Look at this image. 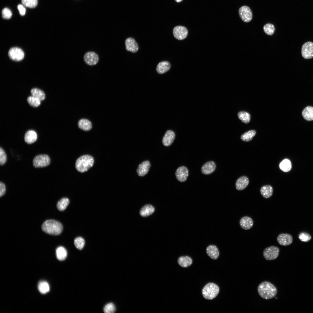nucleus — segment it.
Segmentation results:
<instances>
[{
    "label": "nucleus",
    "mask_w": 313,
    "mask_h": 313,
    "mask_svg": "<svg viewBox=\"0 0 313 313\" xmlns=\"http://www.w3.org/2000/svg\"><path fill=\"white\" fill-rule=\"evenodd\" d=\"M150 164L148 161H145L139 164L137 169V173L139 176H144L148 172Z\"/></svg>",
    "instance_id": "obj_15"
},
{
    "label": "nucleus",
    "mask_w": 313,
    "mask_h": 313,
    "mask_svg": "<svg viewBox=\"0 0 313 313\" xmlns=\"http://www.w3.org/2000/svg\"><path fill=\"white\" fill-rule=\"evenodd\" d=\"M83 59L85 63L90 65H95L99 60L98 55L94 52L92 51L86 52L84 55Z\"/></svg>",
    "instance_id": "obj_11"
},
{
    "label": "nucleus",
    "mask_w": 313,
    "mask_h": 313,
    "mask_svg": "<svg viewBox=\"0 0 313 313\" xmlns=\"http://www.w3.org/2000/svg\"><path fill=\"white\" fill-rule=\"evenodd\" d=\"M17 8L20 14L22 16H24L26 12V9L25 7L23 5L19 4Z\"/></svg>",
    "instance_id": "obj_44"
},
{
    "label": "nucleus",
    "mask_w": 313,
    "mask_h": 313,
    "mask_svg": "<svg viewBox=\"0 0 313 313\" xmlns=\"http://www.w3.org/2000/svg\"><path fill=\"white\" fill-rule=\"evenodd\" d=\"M27 101L30 106L34 107H37L41 104V101L39 100L32 96L28 97Z\"/></svg>",
    "instance_id": "obj_35"
},
{
    "label": "nucleus",
    "mask_w": 313,
    "mask_h": 313,
    "mask_svg": "<svg viewBox=\"0 0 313 313\" xmlns=\"http://www.w3.org/2000/svg\"><path fill=\"white\" fill-rule=\"evenodd\" d=\"M21 1L24 6L30 8L35 7L38 3L37 0H21Z\"/></svg>",
    "instance_id": "obj_37"
},
{
    "label": "nucleus",
    "mask_w": 313,
    "mask_h": 313,
    "mask_svg": "<svg viewBox=\"0 0 313 313\" xmlns=\"http://www.w3.org/2000/svg\"><path fill=\"white\" fill-rule=\"evenodd\" d=\"M6 187L5 184L2 182L0 183V197L3 196L5 193Z\"/></svg>",
    "instance_id": "obj_43"
},
{
    "label": "nucleus",
    "mask_w": 313,
    "mask_h": 313,
    "mask_svg": "<svg viewBox=\"0 0 313 313\" xmlns=\"http://www.w3.org/2000/svg\"><path fill=\"white\" fill-rule=\"evenodd\" d=\"M74 244L77 248L81 250L84 246L85 242L83 238L81 237H79L76 238L74 239Z\"/></svg>",
    "instance_id": "obj_36"
},
{
    "label": "nucleus",
    "mask_w": 313,
    "mask_h": 313,
    "mask_svg": "<svg viewBox=\"0 0 313 313\" xmlns=\"http://www.w3.org/2000/svg\"><path fill=\"white\" fill-rule=\"evenodd\" d=\"M154 211V208L150 205L148 204L143 207L140 210V215L145 217L151 214Z\"/></svg>",
    "instance_id": "obj_26"
},
{
    "label": "nucleus",
    "mask_w": 313,
    "mask_h": 313,
    "mask_svg": "<svg viewBox=\"0 0 313 313\" xmlns=\"http://www.w3.org/2000/svg\"><path fill=\"white\" fill-rule=\"evenodd\" d=\"M264 32L267 35H272L273 34L275 29L274 26L271 23H267L263 26Z\"/></svg>",
    "instance_id": "obj_38"
},
{
    "label": "nucleus",
    "mask_w": 313,
    "mask_h": 313,
    "mask_svg": "<svg viewBox=\"0 0 313 313\" xmlns=\"http://www.w3.org/2000/svg\"><path fill=\"white\" fill-rule=\"evenodd\" d=\"M175 175L177 179L181 182H183L187 180L188 176V170L184 166L180 167L176 170Z\"/></svg>",
    "instance_id": "obj_12"
},
{
    "label": "nucleus",
    "mask_w": 313,
    "mask_h": 313,
    "mask_svg": "<svg viewBox=\"0 0 313 313\" xmlns=\"http://www.w3.org/2000/svg\"><path fill=\"white\" fill-rule=\"evenodd\" d=\"M238 116L239 118L244 123H247L250 121V115L249 113L246 112L244 111L240 112L238 114Z\"/></svg>",
    "instance_id": "obj_34"
},
{
    "label": "nucleus",
    "mask_w": 313,
    "mask_h": 313,
    "mask_svg": "<svg viewBox=\"0 0 313 313\" xmlns=\"http://www.w3.org/2000/svg\"><path fill=\"white\" fill-rule=\"evenodd\" d=\"M249 183L248 178L245 176H242L237 180L236 183V188L239 190H243L247 187Z\"/></svg>",
    "instance_id": "obj_20"
},
{
    "label": "nucleus",
    "mask_w": 313,
    "mask_h": 313,
    "mask_svg": "<svg viewBox=\"0 0 313 313\" xmlns=\"http://www.w3.org/2000/svg\"><path fill=\"white\" fill-rule=\"evenodd\" d=\"M94 159L91 156L88 155H83L77 160L75 167L79 172H86L93 165Z\"/></svg>",
    "instance_id": "obj_3"
},
{
    "label": "nucleus",
    "mask_w": 313,
    "mask_h": 313,
    "mask_svg": "<svg viewBox=\"0 0 313 313\" xmlns=\"http://www.w3.org/2000/svg\"><path fill=\"white\" fill-rule=\"evenodd\" d=\"M304 118L307 121L313 120V107L307 106L304 109L302 112Z\"/></svg>",
    "instance_id": "obj_27"
},
{
    "label": "nucleus",
    "mask_w": 313,
    "mask_h": 313,
    "mask_svg": "<svg viewBox=\"0 0 313 313\" xmlns=\"http://www.w3.org/2000/svg\"><path fill=\"white\" fill-rule=\"evenodd\" d=\"M173 34L176 39L181 40L185 39L188 34L187 29L185 27L181 26L175 27L173 30Z\"/></svg>",
    "instance_id": "obj_10"
},
{
    "label": "nucleus",
    "mask_w": 313,
    "mask_h": 313,
    "mask_svg": "<svg viewBox=\"0 0 313 313\" xmlns=\"http://www.w3.org/2000/svg\"><path fill=\"white\" fill-rule=\"evenodd\" d=\"M178 262L180 266L186 267L192 264V261L191 257L189 256H181L178 259Z\"/></svg>",
    "instance_id": "obj_24"
},
{
    "label": "nucleus",
    "mask_w": 313,
    "mask_h": 313,
    "mask_svg": "<svg viewBox=\"0 0 313 313\" xmlns=\"http://www.w3.org/2000/svg\"><path fill=\"white\" fill-rule=\"evenodd\" d=\"M256 133L254 130H250L242 134L241 137V139L245 141H249L252 140Z\"/></svg>",
    "instance_id": "obj_33"
},
{
    "label": "nucleus",
    "mask_w": 313,
    "mask_h": 313,
    "mask_svg": "<svg viewBox=\"0 0 313 313\" xmlns=\"http://www.w3.org/2000/svg\"><path fill=\"white\" fill-rule=\"evenodd\" d=\"M257 291L259 296L265 299L273 298L277 293V290L275 286L267 281L261 283L258 287Z\"/></svg>",
    "instance_id": "obj_1"
},
{
    "label": "nucleus",
    "mask_w": 313,
    "mask_h": 313,
    "mask_svg": "<svg viewBox=\"0 0 313 313\" xmlns=\"http://www.w3.org/2000/svg\"><path fill=\"white\" fill-rule=\"evenodd\" d=\"M12 12L10 9L8 8H4L2 11V17L6 19H9L12 16Z\"/></svg>",
    "instance_id": "obj_41"
},
{
    "label": "nucleus",
    "mask_w": 313,
    "mask_h": 313,
    "mask_svg": "<svg viewBox=\"0 0 313 313\" xmlns=\"http://www.w3.org/2000/svg\"><path fill=\"white\" fill-rule=\"evenodd\" d=\"M299 237L301 241L303 242L308 241L311 238V236L309 234L305 232H302L300 234Z\"/></svg>",
    "instance_id": "obj_42"
},
{
    "label": "nucleus",
    "mask_w": 313,
    "mask_h": 313,
    "mask_svg": "<svg viewBox=\"0 0 313 313\" xmlns=\"http://www.w3.org/2000/svg\"><path fill=\"white\" fill-rule=\"evenodd\" d=\"M56 255L58 260L61 261L64 260L67 257V251L63 247H59L56 250Z\"/></svg>",
    "instance_id": "obj_28"
},
{
    "label": "nucleus",
    "mask_w": 313,
    "mask_h": 313,
    "mask_svg": "<svg viewBox=\"0 0 313 313\" xmlns=\"http://www.w3.org/2000/svg\"><path fill=\"white\" fill-rule=\"evenodd\" d=\"M301 53L303 57L305 59L313 58V43L309 41L304 43L302 48Z\"/></svg>",
    "instance_id": "obj_9"
},
{
    "label": "nucleus",
    "mask_w": 313,
    "mask_h": 313,
    "mask_svg": "<svg viewBox=\"0 0 313 313\" xmlns=\"http://www.w3.org/2000/svg\"><path fill=\"white\" fill-rule=\"evenodd\" d=\"M170 63L167 61H163L159 63L157 65L156 70L159 74H163L168 71L170 69Z\"/></svg>",
    "instance_id": "obj_22"
},
{
    "label": "nucleus",
    "mask_w": 313,
    "mask_h": 313,
    "mask_svg": "<svg viewBox=\"0 0 313 313\" xmlns=\"http://www.w3.org/2000/svg\"><path fill=\"white\" fill-rule=\"evenodd\" d=\"M41 228L44 232L53 235H59L63 230V226L61 223L58 221L52 219L45 221L42 224Z\"/></svg>",
    "instance_id": "obj_2"
},
{
    "label": "nucleus",
    "mask_w": 313,
    "mask_h": 313,
    "mask_svg": "<svg viewBox=\"0 0 313 313\" xmlns=\"http://www.w3.org/2000/svg\"><path fill=\"white\" fill-rule=\"evenodd\" d=\"M279 253V248L276 246H272L265 248L263 252L265 259L267 260H272L276 259Z\"/></svg>",
    "instance_id": "obj_6"
},
{
    "label": "nucleus",
    "mask_w": 313,
    "mask_h": 313,
    "mask_svg": "<svg viewBox=\"0 0 313 313\" xmlns=\"http://www.w3.org/2000/svg\"><path fill=\"white\" fill-rule=\"evenodd\" d=\"M175 137V134L174 132L171 130H168L162 139L163 145L166 146L170 145L173 142Z\"/></svg>",
    "instance_id": "obj_16"
},
{
    "label": "nucleus",
    "mask_w": 313,
    "mask_h": 313,
    "mask_svg": "<svg viewBox=\"0 0 313 313\" xmlns=\"http://www.w3.org/2000/svg\"><path fill=\"white\" fill-rule=\"evenodd\" d=\"M239 13L242 20L245 22L250 21L252 18V13L250 8L247 6H243L239 9Z\"/></svg>",
    "instance_id": "obj_8"
},
{
    "label": "nucleus",
    "mask_w": 313,
    "mask_h": 313,
    "mask_svg": "<svg viewBox=\"0 0 313 313\" xmlns=\"http://www.w3.org/2000/svg\"><path fill=\"white\" fill-rule=\"evenodd\" d=\"M239 224L242 228L245 230H248L253 226V221L252 219L250 217L245 216L240 219Z\"/></svg>",
    "instance_id": "obj_17"
},
{
    "label": "nucleus",
    "mask_w": 313,
    "mask_h": 313,
    "mask_svg": "<svg viewBox=\"0 0 313 313\" xmlns=\"http://www.w3.org/2000/svg\"><path fill=\"white\" fill-rule=\"evenodd\" d=\"M206 253L211 258L216 260L218 258L219 253L218 248L215 245H210L206 249Z\"/></svg>",
    "instance_id": "obj_19"
},
{
    "label": "nucleus",
    "mask_w": 313,
    "mask_h": 313,
    "mask_svg": "<svg viewBox=\"0 0 313 313\" xmlns=\"http://www.w3.org/2000/svg\"><path fill=\"white\" fill-rule=\"evenodd\" d=\"M7 156L3 149L1 147L0 148V164L3 165L7 161Z\"/></svg>",
    "instance_id": "obj_40"
},
{
    "label": "nucleus",
    "mask_w": 313,
    "mask_h": 313,
    "mask_svg": "<svg viewBox=\"0 0 313 313\" xmlns=\"http://www.w3.org/2000/svg\"><path fill=\"white\" fill-rule=\"evenodd\" d=\"M273 192L272 187L269 185L263 186L260 189V192L261 195L265 198H268L271 196Z\"/></svg>",
    "instance_id": "obj_25"
},
{
    "label": "nucleus",
    "mask_w": 313,
    "mask_h": 313,
    "mask_svg": "<svg viewBox=\"0 0 313 313\" xmlns=\"http://www.w3.org/2000/svg\"><path fill=\"white\" fill-rule=\"evenodd\" d=\"M8 55L12 60L19 61L23 59L25 54L23 51L20 48L14 47L9 49Z\"/></svg>",
    "instance_id": "obj_7"
},
{
    "label": "nucleus",
    "mask_w": 313,
    "mask_h": 313,
    "mask_svg": "<svg viewBox=\"0 0 313 313\" xmlns=\"http://www.w3.org/2000/svg\"><path fill=\"white\" fill-rule=\"evenodd\" d=\"M78 125L79 128L85 131H89L92 128L91 122L86 119H83L80 120L78 121Z\"/></svg>",
    "instance_id": "obj_23"
},
{
    "label": "nucleus",
    "mask_w": 313,
    "mask_h": 313,
    "mask_svg": "<svg viewBox=\"0 0 313 313\" xmlns=\"http://www.w3.org/2000/svg\"><path fill=\"white\" fill-rule=\"evenodd\" d=\"M216 165L213 161H209L206 163L202 166L201 171L204 174H208L212 173L215 170Z\"/></svg>",
    "instance_id": "obj_18"
},
{
    "label": "nucleus",
    "mask_w": 313,
    "mask_h": 313,
    "mask_svg": "<svg viewBox=\"0 0 313 313\" xmlns=\"http://www.w3.org/2000/svg\"><path fill=\"white\" fill-rule=\"evenodd\" d=\"M175 1L177 2H179L182 1V0H175Z\"/></svg>",
    "instance_id": "obj_45"
},
{
    "label": "nucleus",
    "mask_w": 313,
    "mask_h": 313,
    "mask_svg": "<svg viewBox=\"0 0 313 313\" xmlns=\"http://www.w3.org/2000/svg\"><path fill=\"white\" fill-rule=\"evenodd\" d=\"M291 164L290 161L287 159L283 160L280 163L279 167L280 169L284 172H288L291 168Z\"/></svg>",
    "instance_id": "obj_32"
},
{
    "label": "nucleus",
    "mask_w": 313,
    "mask_h": 313,
    "mask_svg": "<svg viewBox=\"0 0 313 313\" xmlns=\"http://www.w3.org/2000/svg\"><path fill=\"white\" fill-rule=\"evenodd\" d=\"M125 43L126 49L127 51L134 53L138 50V45L133 38H128L125 40Z\"/></svg>",
    "instance_id": "obj_14"
},
{
    "label": "nucleus",
    "mask_w": 313,
    "mask_h": 313,
    "mask_svg": "<svg viewBox=\"0 0 313 313\" xmlns=\"http://www.w3.org/2000/svg\"><path fill=\"white\" fill-rule=\"evenodd\" d=\"M38 287L40 292L43 294L49 292L50 289L49 284L45 281H41L39 282Z\"/></svg>",
    "instance_id": "obj_30"
},
{
    "label": "nucleus",
    "mask_w": 313,
    "mask_h": 313,
    "mask_svg": "<svg viewBox=\"0 0 313 313\" xmlns=\"http://www.w3.org/2000/svg\"><path fill=\"white\" fill-rule=\"evenodd\" d=\"M116 308L114 304L109 303L106 304L103 308V311L105 313H113L115 311Z\"/></svg>",
    "instance_id": "obj_39"
},
{
    "label": "nucleus",
    "mask_w": 313,
    "mask_h": 313,
    "mask_svg": "<svg viewBox=\"0 0 313 313\" xmlns=\"http://www.w3.org/2000/svg\"><path fill=\"white\" fill-rule=\"evenodd\" d=\"M69 203V199L63 198L59 201L57 204V208L60 211H63L67 208Z\"/></svg>",
    "instance_id": "obj_31"
},
{
    "label": "nucleus",
    "mask_w": 313,
    "mask_h": 313,
    "mask_svg": "<svg viewBox=\"0 0 313 313\" xmlns=\"http://www.w3.org/2000/svg\"><path fill=\"white\" fill-rule=\"evenodd\" d=\"M37 134L34 130H30L27 131L25 134L24 139L25 142L29 144H32L37 140Z\"/></svg>",
    "instance_id": "obj_21"
},
{
    "label": "nucleus",
    "mask_w": 313,
    "mask_h": 313,
    "mask_svg": "<svg viewBox=\"0 0 313 313\" xmlns=\"http://www.w3.org/2000/svg\"><path fill=\"white\" fill-rule=\"evenodd\" d=\"M277 240L278 243L281 245L287 246L292 243L293 238L291 235L290 234L282 233L278 236Z\"/></svg>",
    "instance_id": "obj_13"
},
{
    "label": "nucleus",
    "mask_w": 313,
    "mask_h": 313,
    "mask_svg": "<svg viewBox=\"0 0 313 313\" xmlns=\"http://www.w3.org/2000/svg\"><path fill=\"white\" fill-rule=\"evenodd\" d=\"M31 94L32 96L37 98L41 101L44 100L45 98L44 92L41 90L35 88L31 89Z\"/></svg>",
    "instance_id": "obj_29"
},
{
    "label": "nucleus",
    "mask_w": 313,
    "mask_h": 313,
    "mask_svg": "<svg viewBox=\"0 0 313 313\" xmlns=\"http://www.w3.org/2000/svg\"><path fill=\"white\" fill-rule=\"evenodd\" d=\"M219 291V289L215 284L210 283L206 285L202 289V293L205 299H212L216 297Z\"/></svg>",
    "instance_id": "obj_4"
},
{
    "label": "nucleus",
    "mask_w": 313,
    "mask_h": 313,
    "mask_svg": "<svg viewBox=\"0 0 313 313\" xmlns=\"http://www.w3.org/2000/svg\"><path fill=\"white\" fill-rule=\"evenodd\" d=\"M50 160L49 156L45 154H39L36 156L33 160V165L36 168L44 167L50 163Z\"/></svg>",
    "instance_id": "obj_5"
}]
</instances>
